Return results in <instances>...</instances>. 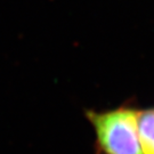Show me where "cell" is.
<instances>
[{
    "instance_id": "6da1fadb",
    "label": "cell",
    "mask_w": 154,
    "mask_h": 154,
    "mask_svg": "<svg viewBox=\"0 0 154 154\" xmlns=\"http://www.w3.org/2000/svg\"><path fill=\"white\" fill-rule=\"evenodd\" d=\"M139 110L123 103L103 111H85L95 134V154H143L138 135Z\"/></svg>"
},
{
    "instance_id": "7a4b0ae2",
    "label": "cell",
    "mask_w": 154,
    "mask_h": 154,
    "mask_svg": "<svg viewBox=\"0 0 154 154\" xmlns=\"http://www.w3.org/2000/svg\"><path fill=\"white\" fill-rule=\"evenodd\" d=\"M138 135L143 154H154V107L139 110Z\"/></svg>"
}]
</instances>
